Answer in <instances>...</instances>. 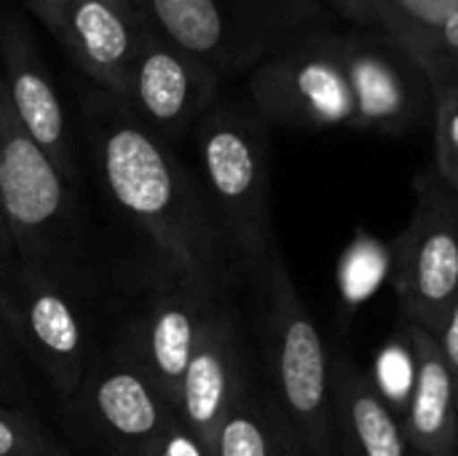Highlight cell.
I'll list each match as a JSON object with an SVG mask.
<instances>
[{"label":"cell","mask_w":458,"mask_h":456,"mask_svg":"<svg viewBox=\"0 0 458 456\" xmlns=\"http://www.w3.org/2000/svg\"><path fill=\"white\" fill-rule=\"evenodd\" d=\"M333 456H411L400 417L344 347H333Z\"/></svg>","instance_id":"cell-16"},{"label":"cell","mask_w":458,"mask_h":456,"mask_svg":"<svg viewBox=\"0 0 458 456\" xmlns=\"http://www.w3.org/2000/svg\"><path fill=\"white\" fill-rule=\"evenodd\" d=\"M435 89V172L458 191V78H432Z\"/></svg>","instance_id":"cell-20"},{"label":"cell","mask_w":458,"mask_h":456,"mask_svg":"<svg viewBox=\"0 0 458 456\" xmlns=\"http://www.w3.org/2000/svg\"><path fill=\"white\" fill-rule=\"evenodd\" d=\"M191 134L207 207L239 280L252 282L276 247L268 124L250 102L217 97Z\"/></svg>","instance_id":"cell-2"},{"label":"cell","mask_w":458,"mask_h":456,"mask_svg":"<svg viewBox=\"0 0 458 456\" xmlns=\"http://www.w3.org/2000/svg\"><path fill=\"white\" fill-rule=\"evenodd\" d=\"M437 341H440L445 363H448V368H451V374H454L458 384V298L454 309H451V314H448V320H445V325H443V331H440V336H437Z\"/></svg>","instance_id":"cell-25"},{"label":"cell","mask_w":458,"mask_h":456,"mask_svg":"<svg viewBox=\"0 0 458 456\" xmlns=\"http://www.w3.org/2000/svg\"><path fill=\"white\" fill-rule=\"evenodd\" d=\"M0 75L21 129L75 188L81 172L62 97L32 30L13 11L0 16Z\"/></svg>","instance_id":"cell-13"},{"label":"cell","mask_w":458,"mask_h":456,"mask_svg":"<svg viewBox=\"0 0 458 456\" xmlns=\"http://www.w3.org/2000/svg\"><path fill=\"white\" fill-rule=\"evenodd\" d=\"M250 285L258 304L263 384L309 456H333V349L309 314L279 247Z\"/></svg>","instance_id":"cell-3"},{"label":"cell","mask_w":458,"mask_h":456,"mask_svg":"<svg viewBox=\"0 0 458 456\" xmlns=\"http://www.w3.org/2000/svg\"><path fill=\"white\" fill-rule=\"evenodd\" d=\"M368 27L386 32L419 62L435 48L440 27L458 13V0H362Z\"/></svg>","instance_id":"cell-19"},{"label":"cell","mask_w":458,"mask_h":456,"mask_svg":"<svg viewBox=\"0 0 458 456\" xmlns=\"http://www.w3.org/2000/svg\"><path fill=\"white\" fill-rule=\"evenodd\" d=\"M322 5H327L335 16H344L349 22H354L357 27H368V16L362 8V0H319Z\"/></svg>","instance_id":"cell-26"},{"label":"cell","mask_w":458,"mask_h":456,"mask_svg":"<svg viewBox=\"0 0 458 456\" xmlns=\"http://www.w3.org/2000/svg\"><path fill=\"white\" fill-rule=\"evenodd\" d=\"M89 298L16 253L0 261V320L62 400L78 390L105 349L97 341Z\"/></svg>","instance_id":"cell-6"},{"label":"cell","mask_w":458,"mask_h":456,"mask_svg":"<svg viewBox=\"0 0 458 456\" xmlns=\"http://www.w3.org/2000/svg\"><path fill=\"white\" fill-rule=\"evenodd\" d=\"M81 121L97 177L113 207L158 250L166 269L228 293L239 280L196 175L123 99L91 89Z\"/></svg>","instance_id":"cell-1"},{"label":"cell","mask_w":458,"mask_h":456,"mask_svg":"<svg viewBox=\"0 0 458 456\" xmlns=\"http://www.w3.org/2000/svg\"><path fill=\"white\" fill-rule=\"evenodd\" d=\"M0 406H3V403H0Z\"/></svg>","instance_id":"cell-35"},{"label":"cell","mask_w":458,"mask_h":456,"mask_svg":"<svg viewBox=\"0 0 458 456\" xmlns=\"http://www.w3.org/2000/svg\"><path fill=\"white\" fill-rule=\"evenodd\" d=\"M0 81H3V75H0Z\"/></svg>","instance_id":"cell-34"},{"label":"cell","mask_w":458,"mask_h":456,"mask_svg":"<svg viewBox=\"0 0 458 456\" xmlns=\"http://www.w3.org/2000/svg\"><path fill=\"white\" fill-rule=\"evenodd\" d=\"M56 456H70V454H64V452H59V454H56Z\"/></svg>","instance_id":"cell-32"},{"label":"cell","mask_w":458,"mask_h":456,"mask_svg":"<svg viewBox=\"0 0 458 456\" xmlns=\"http://www.w3.org/2000/svg\"><path fill=\"white\" fill-rule=\"evenodd\" d=\"M40 22H43V27L48 24V19H51V11H54V0H21Z\"/></svg>","instance_id":"cell-28"},{"label":"cell","mask_w":458,"mask_h":456,"mask_svg":"<svg viewBox=\"0 0 458 456\" xmlns=\"http://www.w3.org/2000/svg\"><path fill=\"white\" fill-rule=\"evenodd\" d=\"M413 196L397 239L400 320L437 339L458 298V191L432 167L416 175Z\"/></svg>","instance_id":"cell-7"},{"label":"cell","mask_w":458,"mask_h":456,"mask_svg":"<svg viewBox=\"0 0 458 456\" xmlns=\"http://www.w3.org/2000/svg\"><path fill=\"white\" fill-rule=\"evenodd\" d=\"M427 456H458V449L456 452H448V454H427Z\"/></svg>","instance_id":"cell-30"},{"label":"cell","mask_w":458,"mask_h":456,"mask_svg":"<svg viewBox=\"0 0 458 456\" xmlns=\"http://www.w3.org/2000/svg\"><path fill=\"white\" fill-rule=\"evenodd\" d=\"M0 204L19 258L94 293L75 188L13 116L0 81Z\"/></svg>","instance_id":"cell-4"},{"label":"cell","mask_w":458,"mask_h":456,"mask_svg":"<svg viewBox=\"0 0 458 456\" xmlns=\"http://www.w3.org/2000/svg\"><path fill=\"white\" fill-rule=\"evenodd\" d=\"M13 250V237H11V228H8V220H5V212H3V204H0V261L8 258Z\"/></svg>","instance_id":"cell-27"},{"label":"cell","mask_w":458,"mask_h":456,"mask_svg":"<svg viewBox=\"0 0 458 456\" xmlns=\"http://www.w3.org/2000/svg\"><path fill=\"white\" fill-rule=\"evenodd\" d=\"M435 78H443V75H435ZM451 78H458V75H451ZM432 81V78H429Z\"/></svg>","instance_id":"cell-31"},{"label":"cell","mask_w":458,"mask_h":456,"mask_svg":"<svg viewBox=\"0 0 458 456\" xmlns=\"http://www.w3.org/2000/svg\"><path fill=\"white\" fill-rule=\"evenodd\" d=\"M64 417L105 456H145L180 411L129 355L107 347L64 400Z\"/></svg>","instance_id":"cell-9"},{"label":"cell","mask_w":458,"mask_h":456,"mask_svg":"<svg viewBox=\"0 0 458 456\" xmlns=\"http://www.w3.org/2000/svg\"><path fill=\"white\" fill-rule=\"evenodd\" d=\"M145 19L174 46L223 78L255 70L268 56L335 30L319 0H137Z\"/></svg>","instance_id":"cell-5"},{"label":"cell","mask_w":458,"mask_h":456,"mask_svg":"<svg viewBox=\"0 0 458 456\" xmlns=\"http://www.w3.org/2000/svg\"><path fill=\"white\" fill-rule=\"evenodd\" d=\"M145 24L137 0H62L46 30L97 89L123 99Z\"/></svg>","instance_id":"cell-15"},{"label":"cell","mask_w":458,"mask_h":456,"mask_svg":"<svg viewBox=\"0 0 458 456\" xmlns=\"http://www.w3.org/2000/svg\"><path fill=\"white\" fill-rule=\"evenodd\" d=\"M59 443L21 409L0 406V456H56Z\"/></svg>","instance_id":"cell-21"},{"label":"cell","mask_w":458,"mask_h":456,"mask_svg":"<svg viewBox=\"0 0 458 456\" xmlns=\"http://www.w3.org/2000/svg\"><path fill=\"white\" fill-rule=\"evenodd\" d=\"M435 75H458V70H437V73H429V78Z\"/></svg>","instance_id":"cell-29"},{"label":"cell","mask_w":458,"mask_h":456,"mask_svg":"<svg viewBox=\"0 0 458 456\" xmlns=\"http://www.w3.org/2000/svg\"><path fill=\"white\" fill-rule=\"evenodd\" d=\"M413 349V384L400 417L411 456L448 454L458 449V384L445 363L440 341L413 325H405Z\"/></svg>","instance_id":"cell-17"},{"label":"cell","mask_w":458,"mask_h":456,"mask_svg":"<svg viewBox=\"0 0 458 456\" xmlns=\"http://www.w3.org/2000/svg\"><path fill=\"white\" fill-rule=\"evenodd\" d=\"M21 349L0 320V403L21 409L27 400V382L21 376Z\"/></svg>","instance_id":"cell-22"},{"label":"cell","mask_w":458,"mask_h":456,"mask_svg":"<svg viewBox=\"0 0 458 456\" xmlns=\"http://www.w3.org/2000/svg\"><path fill=\"white\" fill-rule=\"evenodd\" d=\"M215 456H309V452L263 379L255 376L223 419Z\"/></svg>","instance_id":"cell-18"},{"label":"cell","mask_w":458,"mask_h":456,"mask_svg":"<svg viewBox=\"0 0 458 456\" xmlns=\"http://www.w3.org/2000/svg\"><path fill=\"white\" fill-rule=\"evenodd\" d=\"M344 32L306 38L266 62L247 81L250 105L266 124L290 129H357V108L344 65Z\"/></svg>","instance_id":"cell-8"},{"label":"cell","mask_w":458,"mask_h":456,"mask_svg":"<svg viewBox=\"0 0 458 456\" xmlns=\"http://www.w3.org/2000/svg\"><path fill=\"white\" fill-rule=\"evenodd\" d=\"M223 298L228 293L204 288L164 266V277L126 314L113 347L129 355L177 406L185 368Z\"/></svg>","instance_id":"cell-10"},{"label":"cell","mask_w":458,"mask_h":456,"mask_svg":"<svg viewBox=\"0 0 458 456\" xmlns=\"http://www.w3.org/2000/svg\"><path fill=\"white\" fill-rule=\"evenodd\" d=\"M344 65L357 108V132L403 137L435 110V89L424 65L376 27L344 32Z\"/></svg>","instance_id":"cell-11"},{"label":"cell","mask_w":458,"mask_h":456,"mask_svg":"<svg viewBox=\"0 0 458 456\" xmlns=\"http://www.w3.org/2000/svg\"><path fill=\"white\" fill-rule=\"evenodd\" d=\"M56 3H62V0H54V5H56ZM51 13H54V11H51Z\"/></svg>","instance_id":"cell-33"},{"label":"cell","mask_w":458,"mask_h":456,"mask_svg":"<svg viewBox=\"0 0 458 456\" xmlns=\"http://www.w3.org/2000/svg\"><path fill=\"white\" fill-rule=\"evenodd\" d=\"M252 379L255 366L242 323L231 306V298H223L185 368L177 403L180 419L201 438L204 446L215 452V438L223 419Z\"/></svg>","instance_id":"cell-14"},{"label":"cell","mask_w":458,"mask_h":456,"mask_svg":"<svg viewBox=\"0 0 458 456\" xmlns=\"http://www.w3.org/2000/svg\"><path fill=\"white\" fill-rule=\"evenodd\" d=\"M427 73L437 70H458V13H454L437 32L435 48L427 59H421Z\"/></svg>","instance_id":"cell-24"},{"label":"cell","mask_w":458,"mask_h":456,"mask_svg":"<svg viewBox=\"0 0 458 456\" xmlns=\"http://www.w3.org/2000/svg\"><path fill=\"white\" fill-rule=\"evenodd\" d=\"M223 75L166 40L150 22L129 67L123 102L169 145L193 132L220 97Z\"/></svg>","instance_id":"cell-12"},{"label":"cell","mask_w":458,"mask_h":456,"mask_svg":"<svg viewBox=\"0 0 458 456\" xmlns=\"http://www.w3.org/2000/svg\"><path fill=\"white\" fill-rule=\"evenodd\" d=\"M145 456H215V452L204 446L201 438L177 417L145 452Z\"/></svg>","instance_id":"cell-23"}]
</instances>
